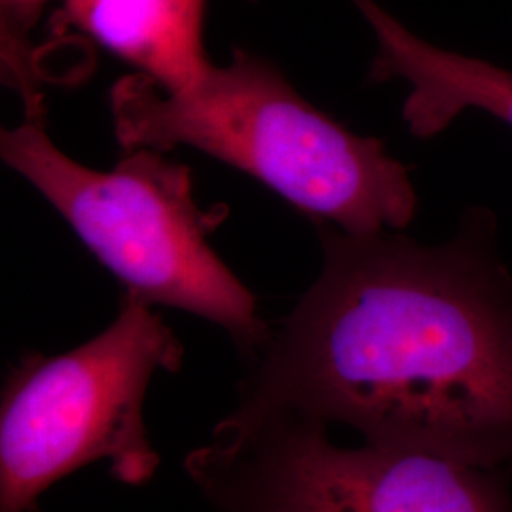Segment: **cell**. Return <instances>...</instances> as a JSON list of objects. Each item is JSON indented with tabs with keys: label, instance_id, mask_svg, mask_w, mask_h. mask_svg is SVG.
Here are the masks:
<instances>
[{
	"label": "cell",
	"instance_id": "cell-5",
	"mask_svg": "<svg viewBox=\"0 0 512 512\" xmlns=\"http://www.w3.org/2000/svg\"><path fill=\"white\" fill-rule=\"evenodd\" d=\"M184 471L215 512H512L509 469L340 446L323 423L238 403Z\"/></svg>",
	"mask_w": 512,
	"mask_h": 512
},
{
	"label": "cell",
	"instance_id": "cell-7",
	"mask_svg": "<svg viewBox=\"0 0 512 512\" xmlns=\"http://www.w3.org/2000/svg\"><path fill=\"white\" fill-rule=\"evenodd\" d=\"M205 10L207 0H63L57 18L165 92H179L213 67L203 44Z\"/></svg>",
	"mask_w": 512,
	"mask_h": 512
},
{
	"label": "cell",
	"instance_id": "cell-3",
	"mask_svg": "<svg viewBox=\"0 0 512 512\" xmlns=\"http://www.w3.org/2000/svg\"><path fill=\"white\" fill-rule=\"evenodd\" d=\"M0 156L54 205L126 293L219 325L247 361L264 346L272 327L211 247L186 167L137 148L116 169L95 171L55 147L44 116L2 131Z\"/></svg>",
	"mask_w": 512,
	"mask_h": 512
},
{
	"label": "cell",
	"instance_id": "cell-6",
	"mask_svg": "<svg viewBox=\"0 0 512 512\" xmlns=\"http://www.w3.org/2000/svg\"><path fill=\"white\" fill-rule=\"evenodd\" d=\"M351 2L378 44L370 78L410 86L403 120L412 135L435 137L467 110L486 112L512 128V71L429 44L376 0Z\"/></svg>",
	"mask_w": 512,
	"mask_h": 512
},
{
	"label": "cell",
	"instance_id": "cell-4",
	"mask_svg": "<svg viewBox=\"0 0 512 512\" xmlns=\"http://www.w3.org/2000/svg\"><path fill=\"white\" fill-rule=\"evenodd\" d=\"M152 308L126 293L92 340L12 370L0 403V512H37L52 486L95 461L128 486L154 478L162 459L145 421L148 385L181 370L184 348Z\"/></svg>",
	"mask_w": 512,
	"mask_h": 512
},
{
	"label": "cell",
	"instance_id": "cell-2",
	"mask_svg": "<svg viewBox=\"0 0 512 512\" xmlns=\"http://www.w3.org/2000/svg\"><path fill=\"white\" fill-rule=\"evenodd\" d=\"M110 109L122 147L198 148L346 234L403 230L414 219L410 169L382 141L315 109L258 55L238 50L179 92L128 74L112 86Z\"/></svg>",
	"mask_w": 512,
	"mask_h": 512
},
{
	"label": "cell",
	"instance_id": "cell-1",
	"mask_svg": "<svg viewBox=\"0 0 512 512\" xmlns=\"http://www.w3.org/2000/svg\"><path fill=\"white\" fill-rule=\"evenodd\" d=\"M317 224L323 270L247 361L238 404L512 471V275L494 213L469 209L442 245Z\"/></svg>",
	"mask_w": 512,
	"mask_h": 512
},
{
	"label": "cell",
	"instance_id": "cell-8",
	"mask_svg": "<svg viewBox=\"0 0 512 512\" xmlns=\"http://www.w3.org/2000/svg\"><path fill=\"white\" fill-rule=\"evenodd\" d=\"M52 0H0L2 80L23 97L25 118L44 116L33 29Z\"/></svg>",
	"mask_w": 512,
	"mask_h": 512
}]
</instances>
